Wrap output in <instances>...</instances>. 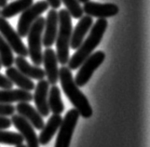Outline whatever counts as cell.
<instances>
[{"instance_id": "1", "label": "cell", "mask_w": 150, "mask_h": 147, "mask_svg": "<svg viewBox=\"0 0 150 147\" xmlns=\"http://www.w3.org/2000/svg\"><path fill=\"white\" fill-rule=\"evenodd\" d=\"M59 80L66 97L73 104L75 109L84 118H90L92 115V108L87 97L79 90V87L75 83L71 70L64 65L59 69Z\"/></svg>"}, {"instance_id": "2", "label": "cell", "mask_w": 150, "mask_h": 147, "mask_svg": "<svg viewBox=\"0 0 150 147\" xmlns=\"http://www.w3.org/2000/svg\"><path fill=\"white\" fill-rule=\"evenodd\" d=\"M107 24L108 23L105 18H100L97 20L95 24L91 29L88 38L84 42H82L79 49L75 52V54L70 58L67 62L70 70L77 69L82 64V62L92 53L95 48H97L105 35Z\"/></svg>"}, {"instance_id": "3", "label": "cell", "mask_w": 150, "mask_h": 147, "mask_svg": "<svg viewBox=\"0 0 150 147\" xmlns=\"http://www.w3.org/2000/svg\"><path fill=\"white\" fill-rule=\"evenodd\" d=\"M59 29L56 36V55L58 61L65 65L69 61V48L72 35V20L66 9H61L58 13Z\"/></svg>"}, {"instance_id": "4", "label": "cell", "mask_w": 150, "mask_h": 147, "mask_svg": "<svg viewBox=\"0 0 150 147\" xmlns=\"http://www.w3.org/2000/svg\"><path fill=\"white\" fill-rule=\"evenodd\" d=\"M45 19L38 17L32 24L28 31V55L30 56L33 64L35 66H39L43 62L42 52V35L44 31Z\"/></svg>"}, {"instance_id": "5", "label": "cell", "mask_w": 150, "mask_h": 147, "mask_svg": "<svg viewBox=\"0 0 150 147\" xmlns=\"http://www.w3.org/2000/svg\"><path fill=\"white\" fill-rule=\"evenodd\" d=\"M49 3L46 0H40L35 5L31 6L22 12V15L19 18L17 33L21 37H25L27 36L28 31L32 24L37 20L38 17L43 12L49 8Z\"/></svg>"}, {"instance_id": "6", "label": "cell", "mask_w": 150, "mask_h": 147, "mask_svg": "<svg viewBox=\"0 0 150 147\" xmlns=\"http://www.w3.org/2000/svg\"><path fill=\"white\" fill-rule=\"evenodd\" d=\"M79 113L76 109H70L62 120L57 136L55 147H69L72 136L79 118Z\"/></svg>"}, {"instance_id": "7", "label": "cell", "mask_w": 150, "mask_h": 147, "mask_svg": "<svg viewBox=\"0 0 150 147\" xmlns=\"http://www.w3.org/2000/svg\"><path fill=\"white\" fill-rule=\"evenodd\" d=\"M105 59V54L103 51H96L91 53L79 66L80 69L77 72L75 78V83L77 87H84L90 81L94 71L99 67Z\"/></svg>"}, {"instance_id": "8", "label": "cell", "mask_w": 150, "mask_h": 147, "mask_svg": "<svg viewBox=\"0 0 150 147\" xmlns=\"http://www.w3.org/2000/svg\"><path fill=\"white\" fill-rule=\"evenodd\" d=\"M0 35L3 36V38L6 40L15 53L24 58L28 56V49L26 46L23 44L21 36L12 28L8 20L3 17H0Z\"/></svg>"}, {"instance_id": "9", "label": "cell", "mask_w": 150, "mask_h": 147, "mask_svg": "<svg viewBox=\"0 0 150 147\" xmlns=\"http://www.w3.org/2000/svg\"><path fill=\"white\" fill-rule=\"evenodd\" d=\"M11 124L16 128L20 134L23 136V140L26 141L27 147H39L38 137L34 129V127L26 119L20 114L11 115Z\"/></svg>"}, {"instance_id": "10", "label": "cell", "mask_w": 150, "mask_h": 147, "mask_svg": "<svg viewBox=\"0 0 150 147\" xmlns=\"http://www.w3.org/2000/svg\"><path fill=\"white\" fill-rule=\"evenodd\" d=\"M83 12L88 16L100 18H108L113 17L117 15L120 11V8L116 4L113 3H97L88 1L84 3V6L82 7Z\"/></svg>"}, {"instance_id": "11", "label": "cell", "mask_w": 150, "mask_h": 147, "mask_svg": "<svg viewBox=\"0 0 150 147\" xmlns=\"http://www.w3.org/2000/svg\"><path fill=\"white\" fill-rule=\"evenodd\" d=\"M58 24H59V17L58 12L56 9H50L47 19H45L44 31L42 35V43L46 48H50L55 43L57 33H58Z\"/></svg>"}, {"instance_id": "12", "label": "cell", "mask_w": 150, "mask_h": 147, "mask_svg": "<svg viewBox=\"0 0 150 147\" xmlns=\"http://www.w3.org/2000/svg\"><path fill=\"white\" fill-rule=\"evenodd\" d=\"M35 94L33 95V100L35 103L38 112L43 117H47L50 114V108L48 104V95L50 90V83L48 80H39L38 85L35 87Z\"/></svg>"}, {"instance_id": "13", "label": "cell", "mask_w": 150, "mask_h": 147, "mask_svg": "<svg viewBox=\"0 0 150 147\" xmlns=\"http://www.w3.org/2000/svg\"><path fill=\"white\" fill-rule=\"evenodd\" d=\"M45 66V74L48 76V82L51 85H56L59 80L58 59L56 52L50 48H47L43 53V62Z\"/></svg>"}, {"instance_id": "14", "label": "cell", "mask_w": 150, "mask_h": 147, "mask_svg": "<svg viewBox=\"0 0 150 147\" xmlns=\"http://www.w3.org/2000/svg\"><path fill=\"white\" fill-rule=\"evenodd\" d=\"M15 110L18 112V114L24 117L35 129L41 130L44 127L45 122L43 117L29 102H19L15 107Z\"/></svg>"}, {"instance_id": "15", "label": "cell", "mask_w": 150, "mask_h": 147, "mask_svg": "<svg viewBox=\"0 0 150 147\" xmlns=\"http://www.w3.org/2000/svg\"><path fill=\"white\" fill-rule=\"evenodd\" d=\"M92 23H93V20H92V18L91 16L86 15V16H82L80 18V20L77 23L74 31H72L70 41V47L72 49H79V47L84 40L85 35L91 28Z\"/></svg>"}, {"instance_id": "16", "label": "cell", "mask_w": 150, "mask_h": 147, "mask_svg": "<svg viewBox=\"0 0 150 147\" xmlns=\"http://www.w3.org/2000/svg\"><path fill=\"white\" fill-rule=\"evenodd\" d=\"M14 64L16 65V68L23 73L24 76H26L29 78L35 80H42L46 76L45 71L38 66L31 65L29 62L24 59V57L18 56L14 59Z\"/></svg>"}, {"instance_id": "17", "label": "cell", "mask_w": 150, "mask_h": 147, "mask_svg": "<svg viewBox=\"0 0 150 147\" xmlns=\"http://www.w3.org/2000/svg\"><path fill=\"white\" fill-rule=\"evenodd\" d=\"M62 117L60 114H52L50 118L48 120L47 124L44 125V127L41 129L40 135L38 137V143L39 144L46 145L48 144L50 140L57 132V130L59 129L61 123H62Z\"/></svg>"}, {"instance_id": "18", "label": "cell", "mask_w": 150, "mask_h": 147, "mask_svg": "<svg viewBox=\"0 0 150 147\" xmlns=\"http://www.w3.org/2000/svg\"><path fill=\"white\" fill-rule=\"evenodd\" d=\"M33 101V95L30 91L19 90H0V103L13 102H30Z\"/></svg>"}, {"instance_id": "19", "label": "cell", "mask_w": 150, "mask_h": 147, "mask_svg": "<svg viewBox=\"0 0 150 147\" xmlns=\"http://www.w3.org/2000/svg\"><path fill=\"white\" fill-rule=\"evenodd\" d=\"M6 76L13 84L18 86L21 90L26 91L35 90V83L31 80V78L24 76L23 73H21L17 68L12 66L8 67L6 70Z\"/></svg>"}, {"instance_id": "20", "label": "cell", "mask_w": 150, "mask_h": 147, "mask_svg": "<svg viewBox=\"0 0 150 147\" xmlns=\"http://www.w3.org/2000/svg\"><path fill=\"white\" fill-rule=\"evenodd\" d=\"M31 5H33V0H15L8 5L7 4L2 10H0V14H1V17L5 19L11 18L24 11Z\"/></svg>"}, {"instance_id": "21", "label": "cell", "mask_w": 150, "mask_h": 147, "mask_svg": "<svg viewBox=\"0 0 150 147\" xmlns=\"http://www.w3.org/2000/svg\"><path fill=\"white\" fill-rule=\"evenodd\" d=\"M48 104L50 111H51L54 114H61L64 110V105L61 97V90L55 85H52L50 90H49Z\"/></svg>"}, {"instance_id": "22", "label": "cell", "mask_w": 150, "mask_h": 147, "mask_svg": "<svg viewBox=\"0 0 150 147\" xmlns=\"http://www.w3.org/2000/svg\"><path fill=\"white\" fill-rule=\"evenodd\" d=\"M14 59L15 58L13 57L11 48L0 35V61L2 66H5L6 68L12 66Z\"/></svg>"}, {"instance_id": "23", "label": "cell", "mask_w": 150, "mask_h": 147, "mask_svg": "<svg viewBox=\"0 0 150 147\" xmlns=\"http://www.w3.org/2000/svg\"><path fill=\"white\" fill-rule=\"evenodd\" d=\"M23 141L24 140L23 136L20 133L0 129V143L17 146L19 144H22Z\"/></svg>"}, {"instance_id": "24", "label": "cell", "mask_w": 150, "mask_h": 147, "mask_svg": "<svg viewBox=\"0 0 150 147\" xmlns=\"http://www.w3.org/2000/svg\"><path fill=\"white\" fill-rule=\"evenodd\" d=\"M61 2L64 4L70 16L75 19H80L83 16V9H82V7H80V4L77 0H61Z\"/></svg>"}, {"instance_id": "25", "label": "cell", "mask_w": 150, "mask_h": 147, "mask_svg": "<svg viewBox=\"0 0 150 147\" xmlns=\"http://www.w3.org/2000/svg\"><path fill=\"white\" fill-rule=\"evenodd\" d=\"M16 111L15 107L8 103H0V117H11Z\"/></svg>"}, {"instance_id": "26", "label": "cell", "mask_w": 150, "mask_h": 147, "mask_svg": "<svg viewBox=\"0 0 150 147\" xmlns=\"http://www.w3.org/2000/svg\"><path fill=\"white\" fill-rule=\"evenodd\" d=\"M13 87V83L10 81L7 76L0 74V88L3 90H10Z\"/></svg>"}, {"instance_id": "27", "label": "cell", "mask_w": 150, "mask_h": 147, "mask_svg": "<svg viewBox=\"0 0 150 147\" xmlns=\"http://www.w3.org/2000/svg\"><path fill=\"white\" fill-rule=\"evenodd\" d=\"M11 126V120L6 117H0V129H8Z\"/></svg>"}, {"instance_id": "28", "label": "cell", "mask_w": 150, "mask_h": 147, "mask_svg": "<svg viewBox=\"0 0 150 147\" xmlns=\"http://www.w3.org/2000/svg\"><path fill=\"white\" fill-rule=\"evenodd\" d=\"M46 1L49 3V6H50L54 9L61 7V0H46Z\"/></svg>"}, {"instance_id": "29", "label": "cell", "mask_w": 150, "mask_h": 147, "mask_svg": "<svg viewBox=\"0 0 150 147\" xmlns=\"http://www.w3.org/2000/svg\"><path fill=\"white\" fill-rule=\"evenodd\" d=\"M8 0H0V8H4L7 5Z\"/></svg>"}, {"instance_id": "30", "label": "cell", "mask_w": 150, "mask_h": 147, "mask_svg": "<svg viewBox=\"0 0 150 147\" xmlns=\"http://www.w3.org/2000/svg\"><path fill=\"white\" fill-rule=\"evenodd\" d=\"M77 1L80 2V3H86L88 1H90V0H77Z\"/></svg>"}, {"instance_id": "31", "label": "cell", "mask_w": 150, "mask_h": 147, "mask_svg": "<svg viewBox=\"0 0 150 147\" xmlns=\"http://www.w3.org/2000/svg\"><path fill=\"white\" fill-rule=\"evenodd\" d=\"M16 147H27V146H26V145H23V144L22 143V144H19V145H17Z\"/></svg>"}, {"instance_id": "32", "label": "cell", "mask_w": 150, "mask_h": 147, "mask_svg": "<svg viewBox=\"0 0 150 147\" xmlns=\"http://www.w3.org/2000/svg\"><path fill=\"white\" fill-rule=\"evenodd\" d=\"M2 68V64H1V61H0V69Z\"/></svg>"}]
</instances>
